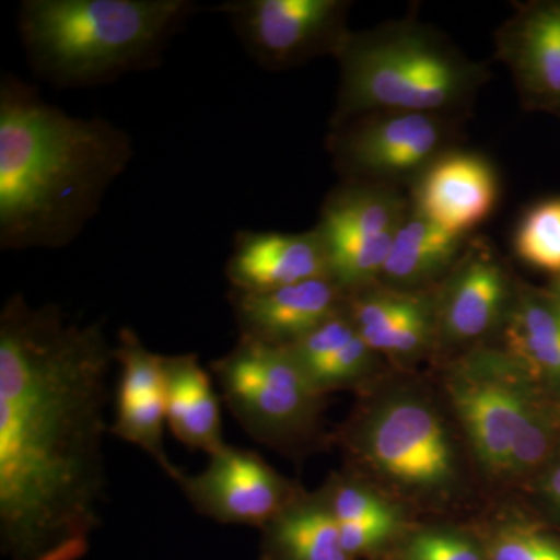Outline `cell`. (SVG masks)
<instances>
[{
  "label": "cell",
  "mask_w": 560,
  "mask_h": 560,
  "mask_svg": "<svg viewBox=\"0 0 560 560\" xmlns=\"http://www.w3.org/2000/svg\"><path fill=\"white\" fill-rule=\"evenodd\" d=\"M232 290L259 293L330 278L326 246L318 230L285 232L243 231L226 265Z\"/></svg>",
  "instance_id": "16"
},
{
  "label": "cell",
  "mask_w": 560,
  "mask_h": 560,
  "mask_svg": "<svg viewBox=\"0 0 560 560\" xmlns=\"http://www.w3.org/2000/svg\"><path fill=\"white\" fill-rule=\"evenodd\" d=\"M265 560H268L267 558H265Z\"/></svg>",
  "instance_id": "32"
},
{
  "label": "cell",
  "mask_w": 560,
  "mask_h": 560,
  "mask_svg": "<svg viewBox=\"0 0 560 560\" xmlns=\"http://www.w3.org/2000/svg\"><path fill=\"white\" fill-rule=\"evenodd\" d=\"M408 560H482L466 537L445 530L420 533L408 545Z\"/></svg>",
  "instance_id": "28"
},
{
  "label": "cell",
  "mask_w": 560,
  "mask_h": 560,
  "mask_svg": "<svg viewBox=\"0 0 560 560\" xmlns=\"http://www.w3.org/2000/svg\"><path fill=\"white\" fill-rule=\"evenodd\" d=\"M512 363L539 377L560 378V301L552 291H523L504 327Z\"/></svg>",
  "instance_id": "21"
},
{
  "label": "cell",
  "mask_w": 560,
  "mask_h": 560,
  "mask_svg": "<svg viewBox=\"0 0 560 560\" xmlns=\"http://www.w3.org/2000/svg\"><path fill=\"white\" fill-rule=\"evenodd\" d=\"M396 525L397 522L338 523L342 547L350 558L381 547V544L394 533Z\"/></svg>",
  "instance_id": "29"
},
{
  "label": "cell",
  "mask_w": 560,
  "mask_h": 560,
  "mask_svg": "<svg viewBox=\"0 0 560 560\" xmlns=\"http://www.w3.org/2000/svg\"><path fill=\"white\" fill-rule=\"evenodd\" d=\"M489 560H560V544L536 530L508 528L493 539Z\"/></svg>",
  "instance_id": "26"
},
{
  "label": "cell",
  "mask_w": 560,
  "mask_h": 560,
  "mask_svg": "<svg viewBox=\"0 0 560 560\" xmlns=\"http://www.w3.org/2000/svg\"><path fill=\"white\" fill-rule=\"evenodd\" d=\"M552 293L556 294V296H558V300L560 301V276H558V278H556L555 280V285H552Z\"/></svg>",
  "instance_id": "31"
},
{
  "label": "cell",
  "mask_w": 560,
  "mask_h": 560,
  "mask_svg": "<svg viewBox=\"0 0 560 560\" xmlns=\"http://www.w3.org/2000/svg\"><path fill=\"white\" fill-rule=\"evenodd\" d=\"M460 120L444 114L377 110L331 127L327 147L346 183L401 189L456 149Z\"/></svg>",
  "instance_id": "6"
},
{
  "label": "cell",
  "mask_w": 560,
  "mask_h": 560,
  "mask_svg": "<svg viewBox=\"0 0 560 560\" xmlns=\"http://www.w3.org/2000/svg\"><path fill=\"white\" fill-rule=\"evenodd\" d=\"M114 357L101 324L13 294L0 313V540L14 560H80L106 501Z\"/></svg>",
  "instance_id": "1"
},
{
  "label": "cell",
  "mask_w": 560,
  "mask_h": 560,
  "mask_svg": "<svg viewBox=\"0 0 560 560\" xmlns=\"http://www.w3.org/2000/svg\"><path fill=\"white\" fill-rule=\"evenodd\" d=\"M547 493L552 503L560 510V460L558 466L551 470L550 477H548Z\"/></svg>",
  "instance_id": "30"
},
{
  "label": "cell",
  "mask_w": 560,
  "mask_h": 560,
  "mask_svg": "<svg viewBox=\"0 0 560 560\" xmlns=\"http://www.w3.org/2000/svg\"><path fill=\"white\" fill-rule=\"evenodd\" d=\"M514 249L530 267L560 276V198L541 201L523 215Z\"/></svg>",
  "instance_id": "24"
},
{
  "label": "cell",
  "mask_w": 560,
  "mask_h": 560,
  "mask_svg": "<svg viewBox=\"0 0 560 560\" xmlns=\"http://www.w3.org/2000/svg\"><path fill=\"white\" fill-rule=\"evenodd\" d=\"M165 418L173 436L212 456L226 447L220 399L194 353L164 355Z\"/></svg>",
  "instance_id": "19"
},
{
  "label": "cell",
  "mask_w": 560,
  "mask_h": 560,
  "mask_svg": "<svg viewBox=\"0 0 560 560\" xmlns=\"http://www.w3.org/2000/svg\"><path fill=\"white\" fill-rule=\"evenodd\" d=\"M493 40L522 108L560 117V0L515 3Z\"/></svg>",
  "instance_id": "11"
},
{
  "label": "cell",
  "mask_w": 560,
  "mask_h": 560,
  "mask_svg": "<svg viewBox=\"0 0 560 560\" xmlns=\"http://www.w3.org/2000/svg\"><path fill=\"white\" fill-rule=\"evenodd\" d=\"M337 60L341 77L331 127L377 110L466 119L489 80L485 65L412 18L350 33Z\"/></svg>",
  "instance_id": "4"
},
{
  "label": "cell",
  "mask_w": 560,
  "mask_h": 560,
  "mask_svg": "<svg viewBox=\"0 0 560 560\" xmlns=\"http://www.w3.org/2000/svg\"><path fill=\"white\" fill-rule=\"evenodd\" d=\"M361 444L378 470L404 485L438 488L452 477L447 433L422 401H390L368 420Z\"/></svg>",
  "instance_id": "10"
},
{
  "label": "cell",
  "mask_w": 560,
  "mask_h": 560,
  "mask_svg": "<svg viewBox=\"0 0 560 560\" xmlns=\"http://www.w3.org/2000/svg\"><path fill=\"white\" fill-rule=\"evenodd\" d=\"M194 9L189 0H25L18 31L40 79L97 86L156 66Z\"/></svg>",
  "instance_id": "3"
},
{
  "label": "cell",
  "mask_w": 560,
  "mask_h": 560,
  "mask_svg": "<svg viewBox=\"0 0 560 560\" xmlns=\"http://www.w3.org/2000/svg\"><path fill=\"white\" fill-rule=\"evenodd\" d=\"M268 560H352L326 501H293L267 526Z\"/></svg>",
  "instance_id": "23"
},
{
  "label": "cell",
  "mask_w": 560,
  "mask_h": 560,
  "mask_svg": "<svg viewBox=\"0 0 560 560\" xmlns=\"http://www.w3.org/2000/svg\"><path fill=\"white\" fill-rule=\"evenodd\" d=\"M550 447V431L536 408L530 405L515 436L511 453V471H526L539 466Z\"/></svg>",
  "instance_id": "27"
},
{
  "label": "cell",
  "mask_w": 560,
  "mask_h": 560,
  "mask_svg": "<svg viewBox=\"0 0 560 560\" xmlns=\"http://www.w3.org/2000/svg\"><path fill=\"white\" fill-rule=\"evenodd\" d=\"M132 160L127 132L73 117L11 75L0 88V246L61 248Z\"/></svg>",
  "instance_id": "2"
},
{
  "label": "cell",
  "mask_w": 560,
  "mask_h": 560,
  "mask_svg": "<svg viewBox=\"0 0 560 560\" xmlns=\"http://www.w3.org/2000/svg\"><path fill=\"white\" fill-rule=\"evenodd\" d=\"M210 368L228 408L254 440L283 445L315 423L319 393L289 349L241 337Z\"/></svg>",
  "instance_id": "5"
},
{
  "label": "cell",
  "mask_w": 560,
  "mask_h": 560,
  "mask_svg": "<svg viewBox=\"0 0 560 560\" xmlns=\"http://www.w3.org/2000/svg\"><path fill=\"white\" fill-rule=\"evenodd\" d=\"M287 349L319 394L357 381L372 353L345 312Z\"/></svg>",
  "instance_id": "22"
},
{
  "label": "cell",
  "mask_w": 560,
  "mask_h": 560,
  "mask_svg": "<svg viewBox=\"0 0 560 560\" xmlns=\"http://www.w3.org/2000/svg\"><path fill=\"white\" fill-rule=\"evenodd\" d=\"M469 372L453 386V399L478 458L493 471L510 470L512 445L530 404L506 374Z\"/></svg>",
  "instance_id": "17"
},
{
  "label": "cell",
  "mask_w": 560,
  "mask_h": 560,
  "mask_svg": "<svg viewBox=\"0 0 560 560\" xmlns=\"http://www.w3.org/2000/svg\"><path fill=\"white\" fill-rule=\"evenodd\" d=\"M342 291L318 278L259 293L232 290L231 304L241 337L289 348L341 313Z\"/></svg>",
  "instance_id": "15"
},
{
  "label": "cell",
  "mask_w": 560,
  "mask_h": 560,
  "mask_svg": "<svg viewBox=\"0 0 560 560\" xmlns=\"http://www.w3.org/2000/svg\"><path fill=\"white\" fill-rule=\"evenodd\" d=\"M349 302L348 316L372 352L411 355L436 329V302L412 290H368Z\"/></svg>",
  "instance_id": "18"
},
{
  "label": "cell",
  "mask_w": 560,
  "mask_h": 560,
  "mask_svg": "<svg viewBox=\"0 0 560 560\" xmlns=\"http://www.w3.org/2000/svg\"><path fill=\"white\" fill-rule=\"evenodd\" d=\"M346 0H238L220 5L243 46L268 70L337 58L348 40Z\"/></svg>",
  "instance_id": "8"
},
{
  "label": "cell",
  "mask_w": 560,
  "mask_h": 560,
  "mask_svg": "<svg viewBox=\"0 0 560 560\" xmlns=\"http://www.w3.org/2000/svg\"><path fill=\"white\" fill-rule=\"evenodd\" d=\"M209 458L200 474L183 471L176 481L205 517L224 525L267 528L293 503L289 485L257 453L226 445Z\"/></svg>",
  "instance_id": "9"
},
{
  "label": "cell",
  "mask_w": 560,
  "mask_h": 560,
  "mask_svg": "<svg viewBox=\"0 0 560 560\" xmlns=\"http://www.w3.org/2000/svg\"><path fill=\"white\" fill-rule=\"evenodd\" d=\"M410 208L399 187L345 180L330 191L316 230L326 246L330 279L342 293L382 278L390 243Z\"/></svg>",
  "instance_id": "7"
},
{
  "label": "cell",
  "mask_w": 560,
  "mask_h": 560,
  "mask_svg": "<svg viewBox=\"0 0 560 560\" xmlns=\"http://www.w3.org/2000/svg\"><path fill=\"white\" fill-rule=\"evenodd\" d=\"M412 208L453 234L469 235L499 201L495 168L485 156L451 150L410 187Z\"/></svg>",
  "instance_id": "14"
},
{
  "label": "cell",
  "mask_w": 560,
  "mask_h": 560,
  "mask_svg": "<svg viewBox=\"0 0 560 560\" xmlns=\"http://www.w3.org/2000/svg\"><path fill=\"white\" fill-rule=\"evenodd\" d=\"M114 357L120 364V381L110 433L138 445L173 481H178L183 471L172 464L164 447V355L151 352L135 330L125 327L114 346Z\"/></svg>",
  "instance_id": "13"
},
{
  "label": "cell",
  "mask_w": 560,
  "mask_h": 560,
  "mask_svg": "<svg viewBox=\"0 0 560 560\" xmlns=\"http://www.w3.org/2000/svg\"><path fill=\"white\" fill-rule=\"evenodd\" d=\"M467 242L469 235L442 230L411 205L390 243L382 279L393 289H420L447 275Z\"/></svg>",
  "instance_id": "20"
},
{
  "label": "cell",
  "mask_w": 560,
  "mask_h": 560,
  "mask_svg": "<svg viewBox=\"0 0 560 560\" xmlns=\"http://www.w3.org/2000/svg\"><path fill=\"white\" fill-rule=\"evenodd\" d=\"M324 501L338 523L397 522L396 514L381 497L350 482L335 486Z\"/></svg>",
  "instance_id": "25"
},
{
  "label": "cell",
  "mask_w": 560,
  "mask_h": 560,
  "mask_svg": "<svg viewBox=\"0 0 560 560\" xmlns=\"http://www.w3.org/2000/svg\"><path fill=\"white\" fill-rule=\"evenodd\" d=\"M436 301V327L447 340L485 337L512 307L511 279L492 243L469 238Z\"/></svg>",
  "instance_id": "12"
}]
</instances>
